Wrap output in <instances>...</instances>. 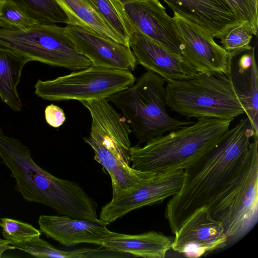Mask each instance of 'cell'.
Here are the masks:
<instances>
[{"label": "cell", "mask_w": 258, "mask_h": 258, "mask_svg": "<svg viewBox=\"0 0 258 258\" xmlns=\"http://www.w3.org/2000/svg\"><path fill=\"white\" fill-rule=\"evenodd\" d=\"M256 136L248 118L241 119L213 148L189 165L179 192L166 205L165 216L175 234L196 211L207 207L242 168Z\"/></svg>", "instance_id": "1"}, {"label": "cell", "mask_w": 258, "mask_h": 258, "mask_svg": "<svg viewBox=\"0 0 258 258\" xmlns=\"http://www.w3.org/2000/svg\"><path fill=\"white\" fill-rule=\"evenodd\" d=\"M231 122L201 117L191 124L149 140L143 147H131V167L152 173L184 170L223 138Z\"/></svg>", "instance_id": "2"}, {"label": "cell", "mask_w": 258, "mask_h": 258, "mask_svg": "<svg viewBox=\"0 0 258 258\" xmlns=\"http://www.w3.org/2000/svg\"><path fill=\"white\" fill-rule=\"evenodd\" d=\"M166 105L187 117L231 120L244 113L229 73L197 72L192 78L173 81L166 87Z\"/></svg>", "instance_id": "3"}, {"label": "cell", "mask_w": 258, "mask_h": 258, "mask_svg": "<svg viewBox=\"0 0 258 258\" xmlns=\"http://www.w3.org/2000/svg\"><path fill=\"white\" fill-rule=\"evenodd\" d=\"M165 82L159 75L147 71L132 86L107 99L121 111L139 144L194 123L178 120L167 113Z\"/></svg>", "instance_id": "4"}, {"label": "cell", "mask_w": 258, "mask_h": 258, "mask_svg": "<svg viewBox=\"0 0 258 258\" xmlns=\"http://www.w3.org/2000/svg\"><path fill=\"white\" fill-rule=\"evenodd\" d=\"M253 138L240 171L206 207L223 227L228 245L242 239L258 222V137Z\"/></svg>", "instance_id": "5"}, {"label": "cell", "mask_w": 258, "mask_h": 258, "mask_svg": "<svg viewBox=\"0 0 258 258\" xmlns=\"http://www.w3.org/2000/svg\"><path fill=\"white\" fill-rule=\"evenodd\" d=\"M0 45L30 61L77 71L92 66L67 36L64 27L36 24L25 30L0 29Z\"/></svg>", "instance_id": "6"}, {"label": "cell", "mask_w": 258, "mask_h": 258, "mask_svg": "<svg viewBox=\"0 0 258 258\" xmlns=\"http://www.w3.org/2000/svg\"><path fill=\"white\" fill-rule=\"evenodd\" d=\"M130 71L91 66L53 80H38L35 93L48 101L107 99L134 84Z\"/></svg>", "instance_id": "7"}, {"label": "cell", "mask_w": 258, "mask_h": 258, "mask_svg": "<svg viewBox=\"0 0 258 258\" xmlns=\"http://www.w3.org/2000/svg\"><path fill=\"white\" fill-rule=\"evenodd\" d=\"M184 175L182 169L154 174L130 192L111 199L102 208L99 219L107 225L134 210L162 203L179 192Z\"/></svg>", "instance_id": "8"}, {"label": "cell", "mask_w": 258, "mask_h": 258, "mask_svg": "<svg viewBox=\"0 0 258 258\" xmlns=\"http://www.w3.org/2000/svg\"><path fill=\"white\" fill-rule=\"evenodd\" d=\"M173 18L183 44L181 55L197 72L229 73L232 57L212 35L175 13Z\"/></svg>", "instance_id": "9"}, {"label": "cell", "mask_w": 258, "mask_h": 258, "mask_svg": "<svg viewBox=\"0 0 258 258\" xmlns=\"http://www.w3.org/2000/svg\"><path fill=\"white\" fill-rule=\"evenodd\" d=\"M64 30L76 50L92 65L130 71L136 69L138 62L129 45L79 26L67 25Z\"/></svg>", "instance_id": "10"}, {"label": "cell", "mask_w": 258, "mask_h": 258, "mask_svg": "<svg viewBox=\"0 0 258 258\" xmlns=\"http://www.w3.org/2000/svg\"><path fill=\"white\" fill-rule=\"evenodd\" d=\"M89 110L92 123L90 137L102 144L118 159L130 165L132 130L107 99L82 101Z\"/></svg>", "instance_id": "11"}, {"label": "cell", "mask_w": 258, "mask_h": 258, "mask_svg": "<svg viewBox=\"0 0 258 258\" xmlns=\"http://www.w3.org/2000/svg\"><path fill=\"white\" fill-rule=\"evenodd\" d=\"M174 235L171 249L190 258L200 257L228 245L223 227L210 217L206 207L192 214Z\"/></svg>", "instance_id": "12"}, {"label": "cell", "mask_w": 258, "mask_h": 258, "mask_svg": "<svg viewBox=\"0 0 258 258\" xmlns=\"http://www.w3.org/2000/svg\"><path fill=\"white\" fill-rule=\"evenodd\" d=\"M133 25L169 50L180 54L182 42L173 17L159 0H143L123 5Z\"/></svg>", "instance_id": "13"}, {"label": "cell", "mask_w": 258, "mask_h": 258, "mask_svg": "<svg viewBox=\"0 0 258 258\" xmlns=\"http://www.w3.org/2000/svg\"><path fill=\"white\" fill-rule=\"evenodd\" d=\"M129 45L138 63L159 75L167 83L187 80L197 73L180 54L169 50L135 27Z\"/></svg>", "instance_id": "14"}, {"label": "cell", "mask_w": 258, "mask_h": 258, "mask_svg": "<svg viewBox=\"0 0 258 258\" xmlns=\"http://www.w3.org/2000/svg\"><path fill=\"white\" fill-rule=\"evenodd\" d=\"M174 13L199 26L214 38L241 21L225 0H163Z\"/></svg>", "instance_id": "15"}, {"label": "cell", "mask_w": 258, "mask_h": 258, "mask_svg": "<svg viewBox=\"0 0 258 258\" xmlns=\"http://www.w3.org/2000/svg\"><path fill=\"white\" fill-rule=\"evenodd\" d=\"M38 223L45 236L67 246L84 243L101 245L112 232L98 218L77 219L63 215H41Z\"/></svg>", "instance_id": "16"}, {"label": "cell", "mask_w": 258, "mask_h": 258, "mask_svg": "<svg viewBox=\"0 0 258 258\" xmlns=\"http://www.w3.org/2000/svg\"><path fill=\"white\" fill-rule=\"evenodd\" d=\"M229 75L244 113L258 136V69L254 47L232 57Z\"/></svg>", "instance_id": "17"}, {"label": "cell", "mask_w": 258, "mask_h": 258, "mask_svg": "<svg viewBox=\"0 0 258 258\" xmlns=\"http://www.w3.org/2000/svg\"><path fill=\"white\" fill-rule=\"evenodd\" d=\"M173 238L155 231L135 235L111 232L101 246L106 250L146 258H164L171 249Z\"/></svg>", "instance_id": "18"}, {"label": "cell", "mask_w": 258, "mask_h": 258, "mask_svg": "<svg viewBox=\"0 0 258 258\" xmlns=\"http://www.w3.org/2000/svg\"><path fill=\"white\" fill-rule=\"evenodd\" d=\"M94 152V159L109 173L112 182V199L125 195L155 173L142 172L133 169L121 161L102 144L91 137L84 138Z\"/></svg>", "instance_id": "19"}, {"label": "cell", "mask_w": 258, "mask_h": 258, "mask_svg": "<svg viewBox=\"0 0 258 258\" xmlns=\"http://www.w3.org/2000/svg\"><path fill=\"white\" fill-rule=\"evenodd\" d=\"M29 61L27 58L0 45V98L15 111H20L23 107L17 86L23 69Z\"/></svg>", "instance_id": "20"}, {"label": "cell", "mask_w": 258, "mask_h": 258, "mask_svg": "<svg viewBox=\"0 0 258 258\" xmlns=\"http://www.w3.org/2000/svg\"><path fill=\"white\" fill-rule=\"evenodd\" d=\"M55 1L68 17L69 22L67 25L79 26L125 44L97 12L89 0Z\"/></svg>", "instance_id": "21"}, {"label": "cell", "mask_w": 258, "mask_h": 258, "mask_svg": "<svg viewBox=\"0 0 258 258\" xmlns=\"http://www.w3.org/2000/svg\"><path fill=\"white\" fill-rule=\"evenodd\" d=\"M97 12L111 29L129 45L134 26L119 0H89Z\"/></svg>", "instance_id": "22"}, {"label": "cell", "mask_w": 258, "mask_h": 258, "mask_svg": "<svg viewBox=\"0 0 258 258\" xmlns=\"http://www.w3.org/2000/svg\"><path fill=\"white\" fill-rule=\"evenodd\" d=\"M14 5L40 24H68L69 20L55 0H4Z\"/></svg>", "instance_id": "23"}, {"label": "cell", "mask_w": 258, "mask_h": 258, "mask_svg": "<svg viewBox=\"0 0 258 258\" xmlns=\"http://www.w3.org/2000/svg\"><path fill=\"white\" fill-rule=\"evenodd\" d=\"M11 245L15 248L24 251L30 255L38 257L87 258L97 257L101 251L99 248H82L73 251H63L58 249L46 241L36 237L30 240Z\"/></svg>", "instance_id": "24"}, {"label": "cell", "mask_w": 258, "mask_h": 258, "mask_svg": "<svg viewBox=\"0 0 258 258\" xmlns=\"http://www.w3.org/2000/svg\"><path fill=\"white\" fill-rule=\"evenodd\" d=\"M252 35L248 25L241 22L227 29L218 39L222 47L233 57L251 49Z\"/></svg>", "instance_id": "25"}, {"label": "cell", "mask_w": 258, "mask_h": 258, "mask_svg": "<svg viewBox=\"0 0 258 258\" xmlns=\"http://www.w3.org/2000/svg\"><path fill=\"white\" fill-rule=\"evenodd\" d=\"M0 226L3 237L11 244L40 236L42 233L30 224L9 218H1Z\"/></svg>", "instance_id": "26"}, {"label": "cell", "mask_w": 258, "mask_h": 258, "mask_svg": "<svg viewBox=\"0 0 258 258\" xmlns=\"http://www.w3.org/2000/svg\"><path fill=\"white\" fill-rule=\"evenodd\" d=\"M38 24L14 5L4 0L0 14V29L25 30Z\"/></svg>", "instance_id": "27"}, {"label": "cell", "mask_w": 258, "mask_h": 258, "mask_svg": "<svg viewBox=\"0 0 258 258\" xmlns=\"http://www.w3.org/2000/svg\"><path fill=\"white\" fill-rule=\"evenodd\" d=\"M232 11L243 22L249 27L253 35L257 36L258 29V0H225Z\"/></svg>", "instance_id": "28"}, {"label": "cell", "mask_w": 258, "mask_h": 258, "mask_svg": "<svg viewBox=\"0 0 258 258\" xmlns=\"http://www.w3.org/2000/svg\"><path fill=\"white\" fill-rule=\"evenodd\" d=\"M44 114L46 122L51 126L55 128L62 125L66 119L63 110L53 104H51L46 107Z\"/></svg>", "instance_id": "29"}, {"label": "cell", "mask_w": 258, "mask_h": 258, "mask_svg": "<svg viewBox=\"0 0 258 258\" xmlns=\"http://www.w3.org/2000/svg\"><path fill=\"white\" fill-rule=\"evenodd\" d=\"M15 249V247L12 245V246L10 245L9 244H6L4 245H0V257H1V255L4 252V251L7 249Z\"/></svg>", "instance_id": "30"}, {"label": "cell", "mask_w": 258, "mask_h": 258, "mask_svg": "<svg viewBox=\"0 0 258 258\" xmlns=\"http://www.w3.org/2000/svg\"><path fill=\"white\" fill-rule=\"evenodd\" d=\"M11 242L9 240H6V239H3L0 238V245H4L6 244H11Z\"/></svg>", "instance_id": "31"}, {"label": "cell", "mask_w": 258, "mask_h": 258, "mask_svg": "<svg viewBox=\"0 0 258 258\" xmlns=\"http://www.w3.org/2000/svg\"><path fill=\"white\" fill-rule=\"evenodd\" d=\"M143 0H119V1L123 4L124 5L125 4L130 3L136 1H140Z\"/></svg>", "instance_id": "32"}, {"label": "cell", "mask_w": 258, "mask_h": 258, "mask_svg": "<svg viewBox=\"0 0 258 258\" xmlns=\"http://www.w3.org/2000/svg\"><path fill=\"white\" fill-rule=\"evenodd\" d=\"M4 4V0H0V14Z\"/></svg>", "instance_id": "33"}]
</instances>
